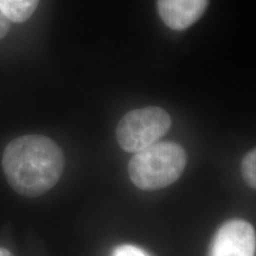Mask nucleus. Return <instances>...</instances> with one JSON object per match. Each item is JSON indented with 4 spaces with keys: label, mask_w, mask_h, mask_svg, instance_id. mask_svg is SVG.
Masks as SVG:
<instances>
[{
    "label": "nucleus",
    "mask_w": 256,
    "mask_h": 256,
    "mask_svg": "<svg viewBox=\"0 0 256 256\" xmlns=\"http://www.w3.org/2000/svg\"><path fill=\"white\" fill-rule=\"evenodd\" d=\"M10 24H11V20L6 17L4 12L0 10V40L4 38L10 30Z\"/></svg>",
    "instance_id": "1a4fd4ad"
},
{
    "label": "nucleus",
    "mask_w": 256,
    "mask_h": 256,
    "mask_svg": "<svg viewBox=\"0 0 256 256\" xmlns=\"http://www.w3.org/2000/svg\"><path fill=\"white\" fill-rule=\"evenodd\" d=\"M40 0H0V10L11 22L23 23L34 14Z\"/></svg>",
    "instance_id": "423d86ee"
},
{
    "label": "nucleus",
    "mask_w": 256,
    "mask_h": 256,
    "mask_svg": "<svg viewBox=\"0 0 256 256\" xmlns=\"http://www.w3.org/2000/svg\"><path fill=\"white\" fill-rule=\"evenodd\" d=\"M186 165V153L178 144L156 142L134 153L128 164L133 184L142 190H158L174 183Z\"/></svg>",
    "instance_id": "f03ea898"
},
{
    "label": "nucleus",
    "mask_w": 256,
    "mask_h": 256,
    "mask_svg": "<svg viewBox=\"0 0 256 256\" xmlns=\"http://www.w3.org/2000/svg\"><path fill=\"white\" fill-rule=\"evenodd\" d=\"M256 232L244 220H230L220 226L210 244L209 256H255Z\"/></svg>",
    "instance_id": "20e7f679"
},
{
    "label": "nucleus",
    "mask_w": 256,
    "mask_h": 256,
    "mask_svg": "<svg viewBox=\"0 0 256 256\" xmlns=\"http://www.w3.org/2000/svg\"><path fill=\"white\" fill-rule=\"evenodd\" d=\"M171 127V116L159 107L130 110L120 120L116 139L126 152L136 153L158 142Z\"/></svg>",
    "instance_id": "7ed1b4c3"
},
{
    "label": "nucleus",
    "mask_w": 256,
    "mask_h": 256,
    "mask_svg": "<svg viewBox=\"0 0 256 256\" xmlns=\"http://www.w3.org/2000/svg\"><path fill=\"white\" fill-rule=\"evenodd\" d=\"M0 256H14V255H12L11 252L8 250V249L0 248Z\"/></svg>",
    "instance_id": "9d476101"
},
{
    "label": "nucleus",
    "mask_w": 256,
    "mask_h": 256,
    "mask_svg": "<svg viewBox=\"0 0 256 256\" xmlns=\"http://www.w3.org/2000/svg\"><path fill=\"white\" fill-rule=\"evenodd\" d=\"M112 256H150L142 248L132 244H121L118 246L113 250Z\"/></svg>",
    "instance_id": "6e6552de"
},
{
    "label": "nucleus",
    "mask_w": 256,
    "mask_h": 256,
    "mask_svg": "<svg viewBox=\"0 0 256 256\" xmlns=\"http://www.w3.org/2000/svg\"><path fill=\"white\" fill-rule=\"evenodd\" d=\"M63 168L60 146L44 136L17 138L2 156V168L10 185L28 197L40 196L55 186Z\"/></svg>",
    "instance_id": "f257e3e1"
},
{
    "label": "nucleus",
    "mask_w": 256,
    "mask_h": 256,
    "mask_svg": "<svg viewBox=\"0 0 256 256\" xmlns=\"http://www.w3.org/2000/svg\"><path fill=\"white\" fill-rule=\"evenodd\" d=\"M242 177L249 186L256 188V148L246 154L241 165Z\"/></svg>",
    "instance_id": "0eeeda50"
},
{
    "label": "nucleus",
    "mask_w": 256,
    "mask_h": 256,
    "mask_svg": "<svg viewBox=\"0 0 256 256\" xmlns=\"http://www.w3.org/2000/svg\"><path fill=\"white\" fill-rule=\"evenodd\" d=\"M209 0H158V12L170 28L185 30L203 16Z\"/></svg>",
    "instance_id": "39448f33"
}]
</instances>
